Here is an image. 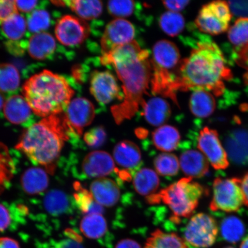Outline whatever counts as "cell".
<instances>
[{"label": "cell", "mask_w": 248, "mask_h": 248, "mask_svg": "<svg viewBox=\"0 0 248 248\" xmlns=\"http://www.w3.org/2000/svg\"><path fill=\"white\" fill-rule=\"evenodd\" d=\"M20 83V74L16 67L11 64H0V92L13 93L17 91Z\"/></svg>", "instance_id": "obj_31"}, {"label": "cell", "mask_w": 248, "mask_h": 248, "mask_svg": "<svg viewBox=\"0 0 248 248\" xmlns=\"http://www.w3.org/2000/svg\"><path fill=\"white\" fill-rule=\"evenodd\" d=\"M189 108L195 116L199 118L208 117L215 111L216 100L209 92L202 90L195 91L190 96Z\"/></svg>", "instance_id": "obj_23"}, {"label": "cell", "mask_w": 248, "mask_h": 248, "mask_svg": "<svg viewBox=\"0 0 248 248\" xmlns=\"http://www.w3.org/2000/svg\"><path fill=\"white\" fill-rule=\"evenodd\" d=\"M235 248L229 246V247H225V248Z\"/></svg>", "instance_id": "obj_53"}, {"label": "cell", "mask_w": 248, "mask_h": 248, "mask_svg": "<svg viewBox=\"0 0 248 248\" xmlns=\"http://www.w3.org/2000/svg\"><path fill=\"white\" fill-rule=\"evenodd\" d=\"M181 61L175 43L161 40L154 45L151 59L152 93L170 98L177 106V95L173 91V85Z\"/></svg>", "instance_id": "obj_5"}, {"label": "cell", "mask_w": 248, "mask_h": 248, "mask_svg": "<svg viewBox=\"0 0 248 248\" xmlns=\"http://www.w3.org/2000/svg\"><path fill=\"white\" fill-rule=\"evenodd\" d=\"M69 202L67 195L63 192L54 190L46 195L44 206L46 212L51 215H59L67 209Z\"/></svg>", "instance_id": "obj_36"}, {"label": "cell", "mask_w": 248, "mask_h": 248, "mask_svg": "<svg viewBox=\"0 0 248 248\" xmlns=\"http://www.w3.org/2000/svg\"><path fill=\"white\" fill-rule=\"evenodd\" d=\"M133 184L138 193L148 197L155 194L159 187L160 179L154 170L144 168L136 173Z\"/></svg>", "instance_id": "obj_26"}, {"label": "cell", "mask_w": 248, "mask_h": 248, "mask_svg": "<svg viewBox=\"0 0 248 248\" xmlns=\"http://www.w3.org/2000/svg\"><path fill=\"white\" fill-rule=\"evenodd\" d=\"M213 188L209 206L213 212H237L244 204L241 179L217 178L214 181Z\"/></svg>", "instance_id": "obj_7"}, {"label": "cell", "mask_w": 248, "mask_h": 248, "mask_svg": "<svg viewBox=\"0 0 248 248\" xmlns=\"http://www.w3.org/2000/svg\"><path fill=\"white\" fill-rule=\"evenodd\" d=\"M246 229L239 218L236 217H226L221 225L222 236L229 243H236L243 237Z\"/></svg>", "instance_id": "obj_33"}, {"label": "cell", "mask_w": 248, "mask_h": 248, "mask_svg": "<svg viewBox=\"0 0 248 248\" xmlns=\"http://www.w3.org/2000/svg\"><path fill=\"white\" fill-rule=\"evenodd\" d=\"M190 3V1H164L163 4L169 11L179 13L184 10Z\"/></svg>", "instance_id": "obj_44"}, {"label": "cell", "mask_w": 248, "mask_h": 248, "mask_svg": "<svg viewBox=\"0 0 248 248\" xmlns=\"http://www.w3.org/2000/svg\"><path fill=\"white\" fill-rule=\"evenodd\" d=\"M17 13L15 1L0 0V22L7 20L11 16Z\"/></svg>", "instance_id": "obj_42"}, {"label": "cell", "mask_w": 248, "mask_h": 248, "mask_svg": "<svg viewBox=\"0 0 248 248\" xmlns=\"http://www.w3.org/2000/svg\"><path fill=\"white\" fill-rule=\"evenodd\" d=\"M56 41L46 32L35 33L29 40L28 51L31 57L36 60H44L54 53Z\"/></svg>", "instance_id": "obj_21"}, {"label": "cell", "mask_w": 248, "mask_h": 248, "mask_svg": "<svg viewBox=\"0 0 248 248\" xmlns=\"http://www.w3.org/2000/svg\"><path fill=\"white\" fill-rule=\"evenodd\" d=\"M208 193L207 189L203 186L193 181V178L186 177L147 198L148 203L163 202L167 204L173 214L175 221L181 217L188 218L193 215L202 198Z\"/></svg>", "instance_id": "obj_6"}, {"label": "cell", "mask_w": 248, "mask_h": 248, "mask_svg": "<svg viewBox=\"0 0 248 248\" xmlns=\"http://www.w3.org/2000/svg\"><path fill=\"white\" fill-rule=\"evenodd\" d=\"M11 222V217L8 210L0 204V232L4 231Z\"/></svg>", "instance_id": "obj_45"}, {"label": "cell", "mask_w": 248, "mask_h": 248, "mask_svg": "<svg viewBox=\"0 0 248 248\" xmlns=\"http://www.w3.org/2000/svg\"><path fill=\"white\" fill-rule=\"evenodd\" d=\"M67 5L83 20H92L97 18L101 15L103 10V5L101 1L97 0H75L65 1Z\"/></svg>", "instance_id": "obj_29"}, {"label": "cell", "mask_w": 248, "mask_h": 248, "mask_svg": "<svg viewBox=\"0 0 248 248\" xmlns=\"http://www.w3.org/2000/svg\"><path fill=\"white\" fill-rule=\"evenodd\" d=\"M159 23L164 33L169 36L175 37L184 31L185 20L181 14L167 11L161 15Z\"/></svg>", "instance_id": "obj_32"}, {"label": "cell", "mask_w": 248, "mask_h": 248, "mask_svg": "<svg viewBox=\"0 0 248 248\" xmlns=\"http://www.w3.org/2000/svg\"><path fill=\"white\" fill-rule=\"evenodd\" d=\"M144 248H188L186 241L174 232L156 230L148 238Z\"/></svg>", "instance_id": "obj_28"}, {"label": "cell", "mask_w": 248, "mask_h": 248, "mask_svg": "<svg viewBox=\"0 0 248 248\" xmlns=\"http://www.w3.org/2000/svg\"><path fill=\"white\" fill-rule=\"evenodd\" d=\"M17 10L23 12H30L36 7L37 1H15Z\"/></svg>", "instance_id": "obj_46"}, {"label": "cell", "mask_w": 248, "mask_h": 248, "mask_svg": "<svg viewBox=\"0 0 248 248\" xmlns=\"http://www.w3.org/2000/svg\"><path fill=\"white\" fill-rule=\"evenodd\" d=\"M155 169L163 176H175L178 173L180 163L176 155L170 153L160 154L154 160Z\"/></svg>", "instance_id": "obj_37"}, {"label": "cell", "mask_w": 248, "mask_h": 248, "mask_svg": "<svg viewBox=\"0 0 248 248\" xmlns=\"http://www.w3.org/2000/svg\"><path fill=\"white\" fill-rule=\"evenodd\" d=\"M135 7V2L133 1H110L108 3V13L117 18H123L131 16Z\"/></svg>", "instance_id": "obj_40"}, {"label": "cell", "mask_w": 248, "mask_h": 248, "mask_svg": "<svg viewBox=\"0 0 248 248\" xmlns=\"http://www.w3.org/2000/svg\"><path fill=\"white\" fill-rule=\"evenodd\" d=\"M142 108L145 120L154 126H163L169 120L171 114V108L169 102L160 97L150 99Z\"/></svg>", "instance_id": "obj_18"}, {"label": "cell", "mask_w": 248, "mask_h": 248, "mask_svg": "<svg viewBox=\"0 0 248 248\" xmlns=\"http://www.w3.org/2000/svg\"><path fill=\"white\" fill-rule=\"evenodd\" d=\"M218 234L216 220L206 214L199 213L188 222L184 235L185 240L191 246L207 248L215 243Z\"/></svg>", "instance_id": "obj_9"}, {"label": "cell", "mask_w": 248, "mask_h": 248, "mask_svg": "<svg viewBox=\"0 0 248 248\" xmlns=\"http://www.w3.org/2000/svg\"><path fill=\"white\" fill-rule=\"evenodd\" d=\"M101 62L112 66L122 82L123 101L111 108L115 122L120 124L132 119L146 102L144 96L148 94L152 77L150 52L133 40L102 55Z\"/></svg>", "instance_id": "obj_1"}, {"label": "cell", "mask_w": 248, "mask_h": 248, "mask_svg": "<svg viewBox=\"0 0 248 248\" xmlns=\"http://www.w3.org/2000/svg\"><path fill=\"white\" fill-rule=\"evenodd\" d=\"M58 248H82L79 243L75 241L67 240L62 241Z\"/></svg>", "instance_id": "obj_50"}, {"label": "cell", "mask_w": 248, "mask_h": 248, "mask_svg": "<svg viewBox=\"0 0 248 248\" xmlns=\"http://www.w3.org/2000/svg\"><path fill=\"white\" fill-rule=\"evenodd\" d=\"M114 159L121 167L125 169H133L141 162V154L140 148L134 142L123 140L114 147Z\"/></svg>", "instance_id": "obj_20"}, {"label": "cell", "mask_w": 248, "mask_h": 248, "mask_svg": "<svg viewBox=\"0 0 248 248\" xmlns=\"http://www.w3.org/2000/svg\"><path fill=\"white\" fill-rule=\"evenodd\" d=\"M0 248H20L17 241L8 237L0 238Z\"/></svg>", "instance_id": "obj_48"}, {"label": "cell", "mask_w": 248, "mask_h": 248, "mask_svg": "<svg viewBox=\"0 0 248 248\" xmlns=\"http://www.w3.org/2000/svg\"><path fill=\"white\" fill-rule=\"evenodd\" d=\"M134 26L128 20L116 18L108 23L101 40L102 55L110 53L119 46L128 44L134 40Z\"/></svg>", "instance_id": "obj_11"}, {"label": "cell", "mask_w": 248, "mask_h": 248, "mask_svg": "<svg viewBox=\"0 0 248 248\" xmlns=\"http://www.w3.org/2000/svg\"><path fill=\"white\" fill-rule=\"evenodd\" d=\"M21 182L26 193L35 195L42 193L47 188L49 179L45 170L32 167L24 172Z\"/></svg>", "instance_id": "obj_24"}, {"label": "cell", "mask_w": 248, "mask_h": 248, "mask_svg": "<svg viewBox=\"0 0 248 248\" xmlns=\"http://www.w3.org/2000/svg\"><path fill=\"white\" fill-rule=\"evenodd\" d=\"M5 104L4 99L3 98L2 95L0 94V110L4 107V105Z\"/></svg>", "instance_id": "obj_52"}, {"label": "cell", "mask_w": 248, "mask_h": 248, "mask_svg": "<svg viewBox=\"0 0 248 248\" xmlns=\"http://www.w3.org/2000/svg\"><path fill=\"white\" fill-rule=\"evenodd\" d=\"M115 248H141L137 242L131 239L121 240L116 245Z\"/></svg>", "instance_id": "obj_47"}, {"label": "cell", "mask_w": 248, "mask_h": 248, "mask_svg": "<svg viewBox=\"0 0 248 248\" xmlns=\"http://www.w3.org/2000/svg\"><path fill=\"white\" fill-rule=\"evenodd\" d=\"M51 18L48 12L42 9L33 12L27 21V27L31 32L40 33L48 29Z\"/></svg>", "instance_id": "obj_39"}, {"label": "cell", "mask_w": 248, "mask_h": 248, "mask_svg": "<svg viewBox=\"0 0 248 248\" xmlns=\"http://www.w3.org/2000/svg\"><path fill=\"white\" fill-rule=\"evenodd\" d=\"M241 186L244 197V204L248 207V172L241 179Z\"/></svg>", "instance_id": "obj_49"}, {"label": "cell", "mask_w": 248, "mask_h": 248, "mask_svg": "<svg viewBox=\"0 0 248 248\" xmlns=\"http://www.w3.org/2000/svg\"><path fill=\"white\" fill-rule=\"evenodd\" d=\"M91 193L97 202L102 206L112 207L119 202L120 191L113 180L102 178L93 181Z\"/></svg>", "instance_id": "obj_16"}, {"label": "cell", "mask_w": 248, "mask_h": 248, "mask_svg": "<svg viewBox=\"0 0 248 248\" xmlns=\"http://www.w3.org/2000/svg\"><path fill=\"white\" fill-rule=\"evenodd\" d=\"M232 44L241 49L248 45V18H238L228 31Z\"/></svg>", "instance_id": "obj_38"}, {"label": "cell", "mask_w": 248, "mask_h": 248, "mask_svg": "<svg viewBox=\"0 0 248 248\" xmlns=\"http://www.w3.org/2000/svg\"><path fill=\"white\" fill-rule=\"evenodd\" d=\"M55 32L58 41L62 45L75 46L85 41L91 32V29L82 18L66 15L58 21Z\"/></svg>", "instance_id": "obj_12"}, {"label": "cell", "mask_w": 248, "mask_h": 248, "mask_svg": "<svg viewBox=\"0 0 248 248\" xmlns=\"http://www.w3.org/2000/svg\"><path fill=\"white\" fill-rule=\"evenodd\" d=\"M227 153L237 163H248V132L239 129L232 133L226 141Z\"/></svg>", "instance_id": "obj_22"}, {"label": "cell", "mask_w": 248, "mask_h": 248, "mask_svg": "<svg viewBox=\"0 0 248 248\" xmlns=\"http://www.w3.org/2000/svg\"><path fill=\"white\" fill-rule=\"evenodd\" d=\"M70 133L64 115L60 114L43 118L24 132L16 148L34 163L52 173Z\"/></svg>", "instance_id": "obj_3"}, {"label": "cell", "mask_w": 248, "mask_h": 248, "mask_svg": "<svg viewBox=\"0 0 248 248\" xmlns=\"http://www.w3.org/2000/svg\"><path fill=\"white\" fill-rule=\"evenodd\" d=\"M15 167L8 148L0 142V193L4 190L13 178Z\"/></svg>", "instance_id": "obj_34"}, {"label": "cell", "mask_w": 248, "mask_h": 248, "mask_svg": "<svg viewBox=\"0 0 248 248\" xmlns=\"http://www.w3.org/2000/svg\"><path fill=\"white\" fill-rule=\"evenodd\" d=\"M221 49L209 37L201 36L190 55L182 60L173 91H206L219 97L225 92L224 82L232 78Z\"/></svg>", "instance_id": "obj_2"}, {"label": "cell", "mask_w": 248, "mask_h": 248, "mask_svg": "<svg viewBox=\"0 0 248 248\" xmlns=\"http://www.w3.org/2000/svg\"><path fill=\"white\" fill-rule=\"evenodd\" d=\"M95 114V108L91 101L77 98L71 101L64 116L71 133L80 136L83 128L93 122Z\"/></svg>", "instance_id": "obj_14"}, {"label": "cell", "mask_w": 248, "mask_h": 248, "mask_svg": "<svg viewBox=\"0 0 248 248\" xmlns=\"http://www.w3.org/2000/svg\"><path fill=\"white\" fill-rule=\"evenodd\" d=\"M3 110L6 119L16 125L26 123L32 111L26 98L18 95L9 97L5 102Z\"/></svg>", "instance_id": "obj_19"}, {"label": "cell", "mask_w": 248, "mask_h": 248, "mask_svg": "<svg viewBox=\"0 0 248 248\" xmlns=\"http://www.w3.org/2000/svg\"><path fill=\"white\" fill-rule=\"evenodd\" d=\"M27 23L23 16L15 14L3 21L1 29L7 38L11 40L20 39L26 32Z\"/></svg>", "instance_id": "obj_35"}, {"label": "cell", "mask_w": 248, "mask_h": 248, "mask_svg": "<svg viewBox=\"0 0 248 248\" xmlns=\"http://www.w3.org/2000/svg\"><path fill=\"white\" fill-rule=\"evenodd\" d=\"M231 18L232 12L228 2L213 1L201 9L195 24L201 32L217 35L227 31Z\"/></svg>", "instance_id": "obj_8"}, {"label": "cell", "mask_w": 248, "mask_h": 248, "mask_svg": "<svg viewBox=\"0 0 248 248\" xmlns=\"http://www.w3.org/2000/svg\"><path fill=\"white\" fill-rule=\"evenodd\" d=\"M91 92L101 104H108L116 99H124L115 76L108 71H95L91 76Z\"/></svg>", "instance_id": "obj_13"}, {"label": "cell", "mask_w": 248, "mask_h": 248, "mask_svg": "<svg viewBox=\"0 0 248 248\" xmlns=\"http://www.w3.org/2000/svg\"><path fill=\"white\" fill-rule=\"evenodd\" d=\"M240 248H248V235L242 241Z\"/></svg>", "instance_id": "obj_51"}, {"label": "cell", "mask_w": 248, "mask_h": 248, "mask_svg": "<svg viewBox=\"0 0 248 248\" xmlns=\"http://www.w3.org/2000/svg\"><path fill=\"white\" fill-rule=\"evenodd\" d=\"M181 135L175 127L164 125L153 133V141L155 146L163 152H171L178 148Z\"/></svg>", "instance_id": "obj_25"}, {"label": "cell", "mask_w": 248, "mask_h": 248, "mask_svg": "<svg viewBox=\"0 0 248 248\" xmlns=\"http://www.w3.org/2000/svg\"><path fill=\"white\" fill-rule=\"evenodd\" d=\"M107 138V133L103 127L97 126L85 133L84 140L89 147L95 148L102 146L106 141Z\"/></svg>", "instance_id": "obj_41"}, {"label": "cell", "mask_w": 248, "mask_h": 248, "mask_svg": "<svg viewBox=\"0 0 248 248\" xmlns=\"http://www.w3.org/2000/svg\"><path fill=\"white\" fill-rule=\"evenodd\" d=\"M75 193L74 197L79 208L86 215L101 214L104 212L103 206L100 205L93 198L91 191L82 187L78 183L74 185Z\"/></svg>", "instance_id": "obj_30"}, {"label": "cell", "mask_w": 248, "mask_h": 248, "mask_svg": "<svg viewBox=\"0 0 248 248\" xmlns=\"http://www.w3.org/2000/svg\"><path fill=\"white\" fill-rule=\"evenodd\" d=\"M80 228L86 237L98 239L106 233L108 225L106 219L101 214H92L83 217Z\"/></svg>", "instance_id": "obj_27"}, {"label": "cell", "mask_w": 248, "mask_h": 248, "mask_svg": "<svg viewBox=\"0 0 248 248\" xmlns=\"http://www.w3.org/2000/svg\"><path fill=\"white\" fill-rule=\"evenodd\" d=\"M198 148L215 170H224L229 167L227 152L220 141L216 130L204 127L198 136Z\"/></svg>", "instance_id": "obj_10"}, {"label": "cell", "mask_w": 248, "mask_h": 248, "mask_svg": "<svg viewBox=\"0 0 248 248\" xmlns=\"http://www.w3.org/2000/svg\"><path fill=\"white\" fill-rule=\"evenodd\" d=\"M232 13L240 17L248 18V1L228 2Z\"/></svg>", "instance_id": "obj_43"}, {"label": "cell", "mask_w": 248, "mask_h": 248, "mask_svg": "<svg viewBox=\"0 0 248 248\" xmlns=\"http://www.w3.org/2000/svg\"><path fill=\"white\" fill-rule=\"evenodd\" d=\"M116 167L113 157L107 152H92L83 159L82 170L91 178H104L115 170Z\"/></svg>", "instance_id": "obj_15"}, {"label": "cell", "mask_w": 248, "mask_h": 248, "mask_svg": "<svg viewBox=\"0 0 248 248\" xmlns=\"http://www.w3.org/2000/svg\"><path fill=\"white\" fill-rule=\"evenodd\" d=\"M180 166L188 178H200L209 173V163L204 155L193 150L183 153L180 157Z\"/></svg>", "instance_id": "obj_17"}, {"label": "cell", "mask_w": 248, "mask_h": 248, "mask_svg": "<svg viewBox=\"0 0 248 248\" xmlns=\"http://www.w3.org/2000/svg\"><path fill=\"white\" fill-rule=\"evenodd\" d=\"M23 94L33 112L46 118L66 111L74 91L64 78L43 70L25 82Z\"/></svg>", "instance_id": "obj_4"}]
</instances>
